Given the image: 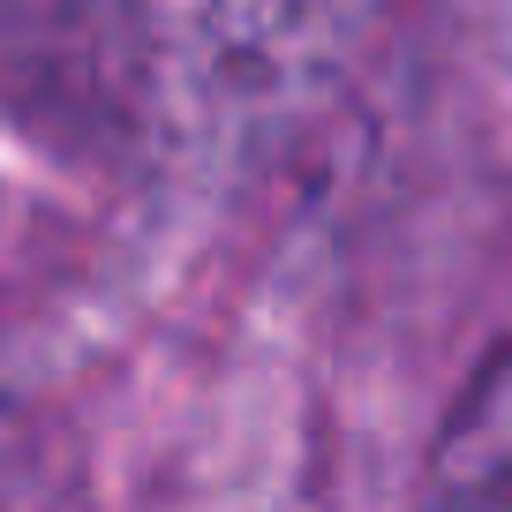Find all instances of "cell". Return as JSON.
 Wrapping results in <instances>:
<instances>
[{
    "mask_svg": "<svg viewBox=\"0 0 512 512\" xmlns=\"http://www.w3.org/2000/svg\"><path fill=\"white\" fill-rule=\"evenodd\" d=\"M422 512H512V332L452 400L422 467Z\"/></svg>",
    "mask_w": 512,
    "mask_h": 512,
    "instance_id": "6da1fadb",
    "label": "cell"
}]
</instances>
